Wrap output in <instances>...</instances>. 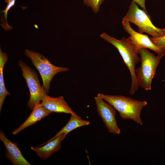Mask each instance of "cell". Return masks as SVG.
<instances>
[{"label":"cell","instance_id":"e0dca14e","mask_svg":"<svg viewBox=\"0 0 165 165\" xmlns=\"http://www.w3.org/2000/svg\"><path fill=\"white\" fill-rule=\"evenodd\" d=\"M104 0H83L84 4L90 7L93 12L96 13L100 10L101 5Z\"/></svg>","mask_w":165,"mask_h":165},{"label":"cell","instance_id":"52a82bcc","mask_svg":"<svg viewBox=\"0 0 165 165\" xmlns=\"http://www.w3.org/2000/svg\"><path fill=\"white\" fill-rule=\"evenodd\" d=\"M94 99L99 116L102 119L108 132L113 135L120 134L121 131L116 120V113L115 108L98 96Z\"/></svg>","mask_w":165,"mask_h":165},{"label":"cell","instance_id":"8992f818","mask_svg":"<svg viewBox=\"0 0 165 165\" xmlns=\"http://www.w3.org/2000/svg\"><path fill=\"white\" fill-rule=\"evenodd\" d=\"M18 64L29 90L30 97L27 106L30 109H32L36 104L40 102L45 98L47 93L40 83L36 72L22 61H19Z\"/></svg>","mask_w":165,"mask_h":165},{"label":"cell","instance_id":"9c48e42d","mask_svg":"<svg viewBox=\"0 0 165 165\" xmlns=\"http://www.w3.org/2000/svg\"><path fill=\"white\" fill-rule=\"evenodd\" d=\"M0 139L6 149V157L14 165H30L24 157L19 148L17 144L8 139L4 133L0 131Z\"/></svg>","mask_w":165,"mask_h":165},{"label":"cell","instance_id":"5b68a950","mask_svg":"<svg viewBox=\"0 0 165 165\" xmlns=\"http://www.w3.org/2000/svg\"><path fill=\"white\" fill-rule=\"evenodd\" d=\"M25 53L38 71L42 80V86L47 93L49 92L50 82L54 76L59 72L69 70L68 68L54 65L46 57L39 53L26 49Z\"/></svg>","mask_w":165,"mask_h":165},{"label":"cell","instance_id":"ac0fdd59","mask_svg":"<svg viewBox=\"0 0 165 165\" xmlns=\"http://www.w3.org/2000/svg\"><path fill=\"white\" fill-rule=\"evenodd\" d=\"M136 3L139 5L142 8V9L148 14L145 5V0H133Z\"/></svg>","mask_w":165,"mask_h":165},{"label":"cell","instance_id":"ba28073f","mask_svg":"<svg viewBox=\"0 0 165 165\" xmlns=\"http://www.w3.org/2000/svg\"><path fill=\"white\" fill-rule=\"evenodd\" d=\"M122 24L124 29L130 35V37L138 51L141 48L149 49L156 53L158 55H164L153 43L147 35L134 31L131 28L128 21L123 20Z\"/></svg>","mask_w":165,"mask_h":165},{"label":"cell","instance_id":"9a60e30c","mask_svg":"<svg viewBox=\"0 0 165 165\" xmlns=\"http://www.w3.org/2000/svg\"><path fill=\"white\" fill-rule=\"evenodd\" d=\"M16 0H4L7 3L6 6L4 9L0 11L2 14L0 17V26L3 28L7 31L10 30L13 28V27L9 25L8 23L7 16L9 11L16 5Z\"/></svg>","mask_w":165,"mask_h":165},{"label":"cell","instance_id":"2e32d148","mask_svg":"<svg viewBox=\"0 0 165 165\" xmlns=\"http://www.w3.org/2000/svg\"><path fill=\"white\" fill-rule=\"evenodd\" d=\"M164 35L160 37L155 38L150 37L153 43L157 46L162 53L165 55V28H163Z\"/></svg>","mask_w":165,"mask_h":165},{"label":"cell","instance_id":"4fadbf2b","mask_svg":"<svg viewBox=\"0 0 165 165\" xmlns=\"http://www.w3.org/2000/svg\"><path fill=\"white\" fill-rule=\"evenodd\" d=\"M70 118L66 124L51 138L46 141H49L62 134L66 136L73 130L81 127L88 125L90 123L89 121L83 120L78 115L71 114Z\"/></svg>","mask_w":165,"mask_h":165},{"label":"cell","instance_id":"7a4b0ae2","mask_svg":"<svg viewBox=\"0 0 165 165\" xmlns=\"http://www.w3.org/2000/svg\"><path fill=\"white\" fill-rule=\"evenodd\" d=\"M97 96L110 104L124 119L133 120L137 124L142 125V122L140 113L143 108L147 103L122 95H106L99 93Z\"/></svg>","mask_w":165,"mask_h":165},{"label":"cell","instance_id":"5bb4252c","mask_svg":"<svg viewBox=\"0 0 165 165\" xmlns=\"http://www.w3.org/2000/svg\"><path fill=\"white\" fill-rule=\"evenodd\" d=\"M8 60L7 54L2 52L0 49V111H1L4 100L10 94L6 90L4 82L3 69Z\"/></svg>","mask_w":165,"mask_h":165},{"label":"cell","instance_id":"3957f363","mask_svg":"<svg viewBox=\"0 0 165 165\" xmlns=\"http://www.w3.org/2000/svg\"><path fill=\"white\" fill-rule=\"evenodd\" d=\"M138 53L140 55L141 65L135 69L137 81L139 86L145 90H150L157 68L163 56H156L145 48L139 49Z\"/></svg>","mask_w":165,"mask_h":165},{"label":"cell","instance_id":"8fae6325","mask_svg":"<svg viewBox=\"0 0 165 165\" xmlns=\"http://www.w3.org/2000/svg\"><path fill=\"white\" fill-rule=\"evenodd\" d=\"M41 104L52 113H64L78 115L72 110L62 96L53 97L47 95Z\"/></svg>","mask_w":165,"mask_h":165},{"label":"cell","instance_id":"7c38bea8","mask_svg":"<svg viewBox=\"0 0 165 165\" xmlns=\"http://www.w3.org/2000/svg\"><path fill=\"white\" fill-rule=\"evenodd\" d=\"M52 112L42 106L40 102L35 104L29 116L19 127L12 133L16 134L26 128L33 125Z\"/></svg>","mask_w":165,"mask_h":165},{"label":"cell","instance_id":"30bf717a","mask_svg":"<svg viewBox=\"0 0 165 165\" xmlns=\"http://www.w3.org/2000/svg\"><path fill=\"white\" fill-rule=\"evenodd\" d=\"M66 135L62 134L53 139L47 142H45L37 147H31V149L35 151L38 156L45 160L61 148L62 141Z\"/></svg>","mask_w":165,"mask_h":165},{"label":"cell","instance_id":"6da1fadb","mask_svg":"<svg viewBox=\"0 0 165 165\" xmlns=\"http://www.w3.org/2000/svg\"><path fill=\"white\" fill-rule=\"evenodd\" d=\"M100 36L114 46L122 57L131 76L130 93L131 95L134 94L138 90L139 86L135 72L136 65L141 62V57L138 55V50L130 37L128 38L123 37L121 39L118 40L105 33L102 34Z\"/></svg>","mask_w":165,"mask_h":165},{"label":"cell","instance_id":"277c9868","mask_svg":"<svg viewBox=\"0 0 165 165\" xmlns=\"http://www.w3.org/2000/svg\"><path fill=\"white\" fill-rule=\"evenodd\" d=\"M151 18L148 14L143 9H140L137 4L132 1L123 20L135 24L138 27L139 33H146L155 38L163 36L165 34L163 28H159L155 26L152 24Z\"/></svg>","mask_w":165,"mask_h":165}]
</instances>
